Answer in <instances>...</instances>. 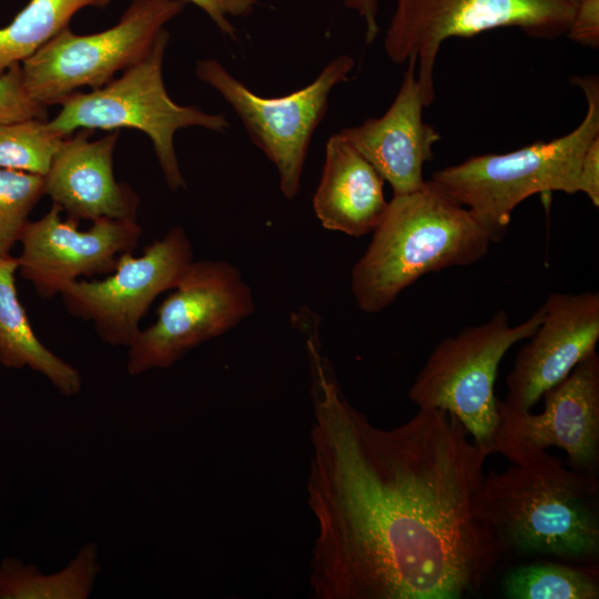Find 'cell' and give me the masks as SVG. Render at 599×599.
I'll use <instances>...</instances> for the list:
<instances>
[{
    "instance_id": "6da1fadb",
    "label": "cell",
    "mask_w": 599,
    "mask_h": 599,
    "mask_svg": "<svg viewBox=\"0 0 599 599\" xmlns=\"http://www.w3.org/2000/svg\"><path fill=\"white\" fill-rule=\"evenodd\" d=\"M317 324L301 328L313 424L307 502L316 599H459L504 557L473 511L489 456L453 415L375 426L342 392Z\"/></svg>"
},
{
    "instance_id": "7a4b0ae2",
    "label": "cell",
    "mask_w": 599,
    "mask_h": 599,
    "mask_svg": "<svg viewBox=\"0 0 599 599\" xmlns=\"http://www.w3.org/2000/svg\"><path fill=\"white\" fill-rule=\"evenodd\" d=\"M475 517L502 556L547 555L595 565L599 557V481L547 450L526 465L484 475Z\"/></svg>"
},
{
    "instance_id": "3957f363",
    "label": "cell",
    "mask_w": 599,
    "mask_h": 599,
    "mask_svg": "<svg viewBox=\"0 0 599 599\" xmlns=\"http://www.w3.org/2000/svg\"><path fill=\"white\" fill-rule=\"evenodd\" d=\"M494 243L463 205L434 182L394 195L373 238L352 270L358 307L378 313L422 276L481 260Z\"/></svg>"
},
{
    "instance_id": "277c9868",
    "label": "cell",
    "mask_w": 599,
    "mask_h": 599,
    "mask_svg": "<svg viewBox=\"0 0 599 599\" xmlns=\"http://www.w3.org/2000/svg\"><path fill=\"white\" fill-rule=\"evenodd\" d=\"M587 100V112L571 132L502 154H481L433 172L430 181L466 207L490 234L501 240L514 210L539 193L575 194L583 154L599 136L597 75L572 77Z\"/></svg>"
},
{
    "instance_id": "5b68a950",
    "label": "cell",
    "mask_w": 599,
    "mask_h": 599,
    "mask_svg": "<svg viewBox=\"0 0 599 599\" xmlns=\"http://www.w3.org/2000/svg\"><path fill=\"white\" fill-rule=\"evenodd\" d=\"M163 29L150 51L122 75L90 92H74L60 102V112L48 121L60 136L80 129H134L152 141L166 185L173 192L186 187L174 149V134L189 126L214 132L230 128L224 114L174 102L164 85L163 60L169 43Z\"/></svg>"
},
{
    "instance_id": "8992f818",
    "label": "cell",
    "mask_w": 599,
    "mask_h": 599,
    "mask_svg": "<svg viewBox=\"0 0 599 599\" xmlns=\"http://www.w3.org/2000/svg\"><path fill=\"white\" fill-rule=\"evenodd\" d=\"M542 318V306L520 324L511 325L506 311L463 328L432 352L408 390L418 408H437L455 416L473 441L495 453L499 424L495 382L506 353L527 339Z\"/></svg>"
},
{
    "instance_id": "52a82bcc",
    "label": "cell",
    "mask_w": 599,
    "mask_h": 599,
    "mask_svg": "<svg viewBox=\"0 0 599 599\" xmlns=\"http://www.w3.org/2000/svg\"><path fill=\"white\" fill-rule=\"evenodd\" d=\"M579 0H396L384 38L390 61L416 60L425 106L435 100L434 69L441 44L504 27L535 39L566 34Z\"/></svg>"
},
{
    "instance_id": "ba28073f",
    "label": "cell",
    "mask_w": 599,
    "mask_h": 599,
    "mask_svg": "<svg viewBox=\"0 0 599 599\" xmlns=\"http://www.w3.org/2000/svg\"><path fill=\"white\" fill-rule=\"evenodd\" d=\"M185 0H132L119 22L92 34L61 30L21 64L28 94L47 106L80 88H101L140 61Z\"/></svg>"
},
{
    "instance_id": "9c48e42d",
    "label": "cell",
    "mask_w": 599,
    "mask_h": 599,
    "mask_svg": "<svg viewBox=\"0 0 599 599\" xmlns=\"http://www.w3.org/2000/svg\"><path fill=\"white\" fill-rule=\"evenodd\" d=\"M354 65L351 55L341 54L306 87L273 98L254 93L212 58L199 60L195 74L232 106L253 144L275 165L282 194L292 200L300 192L311 141L327 113L331 92L348 80Z\"/></svg>"
},
{
    "instance_id": "30bf717a",
    "label": "cell",
    "mask_w": 599,
    "mask_h": 599,
    "mask_svg": "<svg viewBox=\"0 0 599 599\" xmlns=\"http://www.w3.org/2000/svg\"><path fill=\"white\" fill-rule=\"evenodd\" d=\"M172 291L159 306L156 321L141 328L128 347L129 375L171 367L255 309L240 270L225 261H193Z\"/></svg>"
},
{
    "instance_id": "8fae6325",
    "label": "cell",
    "mask_w": 599,
    "mask_h": 599,
    "mask_svg": "<svg viewBox=\"0 0 599 599\" xmlns=\"http://www.w3.org/2000/svg\"><path fill=\"white\" fill-rule=\"evenodd\" d=\"M193 261L186 232L173 226L141 255L122 253L105 278L73 281L60 296L65 311L91 323L103 343L129 347L155 298L174 288Z\"/></svg>"
},
{
    "instance_id": "7c38bea8",
    "label": "cell",
    "mask_w": 599,
    "mask_h": 599,
    "mask_svg": "<svg viewBox=\"0 0 599 599\" xmlns=\"http://www.w3.org/2000/svg\"><path fill=\"white\" fill-rule=\"evenodd\" d=\"M540 414L518 412L498 400L495 453L511 464L526 465L550 447L567 454L573 470L597 476L599 470V356L580 361L569 375L544 394Z\"/></svg>"
},
{
    "instance_id": "4fadbf2b",
    "label": "cell",
    "mask_w": 599,
    "mask_h": 599,
    "mask_svg": "<svg viewBox=\"0 0 599 599\" xmlns=\"http://www.w3.org/2000/svg\"><path fill=\"white\" fill-rule=\"evenodd\" d=\"M61 213L52 203L42 217L27 223L19 240L18 273L42 298L60 295L82 276L110 274L118 257L133 252L142 235L138 220L100 219L81 231L79 222Z\"/></svg>"
},
{
    "instance_id": "5bb4252c",
    "label": "cell",
    "mask_w": 599,
    "mask_h": 599,
    "mask_svg": "<svg viewBox=\"0 0 599 599\" xmlns=\"http://www.w3.org/2000/svg\"><path fill=\"white\" fill-rule=\"evenodd\" d=\"M542 318L520 347L507 376L506 406L530 410L544 394L566 378L599 339V293H551Z\"/></svg>"
},
{
    "instance_id": "9a60e30c",
    "label": "cell",
    "mask_w": 599,
    "mask_h": 599,
    "mask_svg": "<svg viewBox=\"0 0 599 599\" xmlns=\"http://www.w3.org/2000/svg\"><path fill=\"white\" fill-rule=\"evenodd\" d=\"M93 130L80 129L63 139L44 175V195L79 222L100 219L138 220L139 197L115 180L113 152L119 130L91 140Z\"/></svg>"
},
{
    "instance_id": "2e32d148",
    "label": "cell",
    "mask_w": 599,
    "mask_h": 599,
    "mask_svg": "<svg viewBox=\"0 0 599 599\" xmlns=\"http://www.w3.org/2000/svg\"><path fill=\"white\" fill-rule=\"evenodd\" d=\"M424 108L416 60L409 59L387 111L339 132L390 184L394 195L424 185L423 165L433 159L434 145L440 140L438 131L424 122Z\"/></svg>"
},
{
    "instance_id": "e0dca14e",
    "label": "cell",
    "mask_w": 599,
    "mask_h": 599,
    "mask_svg": "<svg viewBox=\"0 0 599 599\" xmlns=\"http://www.w3.org/2000/svg\"><path fill=\"white\" fill-rule=\"evenodd\" d=\"M384 183L376 169L335 133L326 142L314 212L326 230L363 236L377 227L387 211Z\"/></svg>"
},
{
    "instance_id": "ac0fdd59",
    "label": "cell",
    "mask_w": 599,
    "mask_h": 599,
    "mask_svg": "<svg viewBox=\"0 0 599 599\" xmlns=\"http://www.w3.org/2000/svg\"><path fill=\"white\" fill-rule=\"evenodd\" d=\"M17 273V257L0 260V364L13 369L30 368L63 396H74L82 388L81 374L37 337L18 297Z\"/></svg>"
},
{
    "instance_id": "d6986e66",
    "label": "cell",
    "mask_w": 599,
    "mask_h": 599,
    "mask_svg": "<svg viewBox=\"0 0 599 599\" xmlns=\"http://www.w3.org/2000/svg\"><path fill=\"white\" fill-rule=\"evenodd\" d=\"M101 571L98 546L85 544L59 571L45 575L18 558L0 564V599H87Z\"/></svg>"
},
{
    "instance_id": "ffe728a7",
    "label": "cell",
    "mask_w": 599,
    "mask_h": 599,
    "mask_svg": "<svg viewBox=\"0 0 599 599\" xmlns=\"http://www.w3.org/2000/svg\"><path fill=\"white\" fill-rule=\"evenodd\" d=\"M87 6L90 0H29L9 24L0 28V75L33 55Z\"/></svg>"
},
{
    "instance_id": "44dd1931",
    "label": "cell",
    "mask_w": 599,
    "mask_h": 599,
    "mask_svg": "<svg viewBox=\"0 0 599 599\" xmlns=\"http://www.w3.org/2000/svg\"><path fill=\"white\" fill-rule=\"evenodd\" d=\"M510 599H598L597 568L535 562L510 571L504 580Z\"/></svg>"
},
{
    "instance_id": "7402d4cb",
    "label": "cell",
    "mask_w": 599,
    "mask_h": 599,
    "mask_svg": "<svg viewBox=\"0 0 599 599\" xmlns=\"http://www.w3.org/2000/svg\"><path fill=\"white\" fill-rule=\"evenodd\" d=\"M63 139L45 119L0 123V169L44 176Z\"/></svg>"
},
{
    "instance_id": "603a6c76",
    "label": "cell",
    "mask_w": 599,
    "mask_h": 599,
    "mask_svg": "<svg viewBox=\"0 0 599 599\" xmlns=\"http://www.w3.org/2000/svg\"><path fill=\"white\" fill-rule=\"evenodd\" d=\"M43 195V175L0 169V260L11 255Z\"/></svg>"
},
{
    "instance_id": "cb8c5ba5",
    "label": "cell",
    "mask_w": 599,
    "mask_h": 599,
    "mask_svg": "<svg viewBox=\"0 0 599 599\" xmlns=\"http://www.w3.org/2000/svg\"><path fill=\"white\" fill-rule=\"evenodd\" d=\"M34 118L47 119V106L28 94L16 64L0 75V123Z\"/></svg>"
},
{
    "instance_id": "d4e9b609",
    "label": "cell",
    "mask_w": 599,
    "mask_h": 599,
    "mask_svg": "<svg viewBox=\"0 0 599 599\" xmlns=\"http://www.w3.org/2000/svg\"><path fill=\"white\" fill-rule=\"evenodd\" d=\"M111 0H90V6L104 7ZM201 8L216 24L220 31L233 39L236 30L230 17H246L254 11L258 0H185Z\"/></svg>"
},
{
    "instance_id": "484cf974",
    "label": "cell",
    "mask_w": 599,
    "mask_h": 599,
    "mask_svg": "<svg viewBox=\"0 0 599 599\" xmlns=\"http://www.w3.org/2000/svg\"><path fill=\"white\" fill-rule=\"evenodd\" d=\"M567 37L585 47H599V0H579Z\"/></svg>"
},
{
    "instance_id": "4316f807",
    "label": "cell",
    "mask_w": 599,
    "mask_h": 599,
    "mask_svg": "<svg viewBox=\"0 0 599 599\" xmlns=\"http://www.w3.org/2000/svg\"><path fill=\"white\" fill-rule=\"evenodd\" d=\"M577 192H581L593 206H599V136L587 148L579 167Z\"/></svg>"
},
{
    "instance_id": "83f0119b",
    "label": "cell",
    "mask_w": 599,
    "mask_h": 599,
    "mask_svg": "<svg viewBox=\"0 0 599 599\" xmlns=\"http://www.w3.org/2000/svg\"><path fill=\"white\" fill-rule=\"evenodd\" d=\"M344 6L355 10L364 19L365 41L366 43L374 42L379 32L377 23L378 0H344Z\"/></svg>"
}]
</instances>
